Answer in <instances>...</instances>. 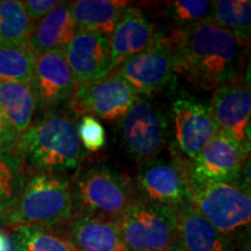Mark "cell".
<instances>
[{"instance_id": "6da1fadb", "label": "cell", "mask_w": 251, "mask_h": 251, "mask_svg": "<svg viewBox=\"0 0 251 251\" xmlns=\"http://www.w3.org/2000/svg\"><path fill=\"white\" fill-rule=\"evenodd\" d=\"M168 42L174 50L176 71L197 89L215 91L234 79L241 41L213 20L177 30Z\"/></svg>"}, {"instance_id": "7a4b0ae2", "label": "cell", "mask_w": 251, "mask_h": 251, "mask_svg": "<svg viewBox=\"0 0 251 251\" xmlns=\"http://www.w3.org/2000/svg\"><path fill=\"white\" fill-rule=\"evenodd\" d=\"M14 152L46 174L76 169L83 157L77 125L68 114L56 111L46 112L20 135Z\"/></svg>"}, {"instance_id": "3957f363", "label": "cell", "mask_w": 251, "mask_h": 251, "mask_svg": "<svg viewBox=\"0 0 251 251\" xmlns=\"http://www.w3.org/2000/svg\"><path fill=\"white\" fill-rule=\"evenodd\" d=\"M74 215L71 185L54 174L35 175L28 179L11 211L0 224L6 227H54Z\"/></svg>"}, {"instance_id": "277c9868", "label": "cell", "mask_w": 251, "mask_h": 251, "mask_svg": "<svg viewBox=\"0 0 251 251\" xmlns=\"http://www.w3.org/2000/svg\"><path fill=\"white\" fill-rule=\"evenodd\" d=\"M71 191L74 215L107 221H117L136 201L127 178L108 168L89 169Z\"/></svg>"}, {"instance_id": "5b68a950", "label": "cell", "mask_w": 251, "mask_h": 251, "mask_svg": "<svg viewBox=\"0 0 251 251\" xmlns=\"http://www.w3.org/2000/svg\"><path fill=\"white\" fill-rule=\"evenodd\" d=\"M115 222L129 251H166L181 243L174 207L136 200Z\"/></svg>"}, {"instance_id": "8992f818", "label": "cell", "mask_w": 251, "mask_h": 251, "mask_svg": "<svg viewBox=\"0 0 251 251\" xmlns=\"http://www.w3.org/2000/svg\"><path fill=\"white\" fill-rule=\"evenodd\" d=\"M191 203L220 233L228 235L247 227L251 220L250 191L238 183H214L187 176Z\"/></svg>"}, {"instance_id": "52a82bcc", "label": "cell", "mask_w": 251, "mask_h": 251, "mask_svg": "<svg viewBox=\"0 0 251 251\" xmlns=\"http://www.w3.org/2000/svg\"><path fill=\"white\" fill-rule=\"evenodd\" d=\"M122 136L129 152L139 161L150 162L162 151L168 124L161 108L148 98L135 101L121 121Z\"/></svg>"}, {"instance_id": "ba28073f", "label": "cell", "mask_w": 251, "mask_h": 251, "mask_svg": "<svg viewBox=\"0 0 251 251\" xmlns=\"http://www.w3.org/2000/svg\"><path fill=\"white\" fill-rule=\"evenodd\" d=\"M140 96L117 72L101 79L77 85L71 105L77 113L106 121L122 120Z\"/></svg>"}, {"instance_id": "9c48e42d", "label": "cell", "mask_w": 251, "mask_h": 251, "mask_svg": "<svg viewBox=\"0 0 251 251\" xmlns=\"http://www.w3.org/2000/svg\"><path fill=\"white\" fill-rule=\"evenodd\" d=\"M209 108L220 133L227 135L249 152L251 94L246 81L234 78L216 89Z\"/></svg>"}, {"instance_id": "30bf717a", "label": "cell", "mask_w": 251, "mask_h": 251, "mask_svg": "<svg viewBox=\"0 0 251 251\" xmlns=\"http://www.w3.org/2000/svg\"><path fill=\"white\" fill-rule=\"evenodd\" d=\"M114 72L139 96L161 92L176 72L174 50L168 40L158 39L152 47L128 59Z\"/></svg>"}, {"instance_id": "8fae6325", "label": "cell", "mask_w": 251, "mask_h": 251, "mask_svg": "<svg viewBox=\"0 0 251 251\" xmlns=\"http://www.w3.org/2000/svg\"><path fill=\"white\" fill-rule=\"evenodd\" d=\"M248 153L233 139L218 131L193 159L187 176L200 181L236 183Z\"/></svg>"}, {"instance_id": "7c38bea8", "label": "cell", "mask_w": 251, "mask_h": 251, "mask_svg": "<svg viewBox=\"0 0 251 251\" xmlns=\"http://www.w3.org/2000/svg\"><path fill=\"white\" fill-rule=\"evenodd\" d=\"M137 187L143 201L179 207L191 203L187 169L175 162H147L137 175Z\"/></svg>"}, {"instance_id": "4fadbf2b", "label": "cell", "mask_w": 251, "mask_h": 251, "mask_svg": "<svg viewBox=\"0 0 251 251\" xmlns=\"http://www.w3.org/2000/svg\"><path fill=\"white\" fill-rule=\"evenodd\" d=\"M33 86L37 107L46 112L55 111L58 106L70 101L77 83L69 68L64 50H51L36 56Z\"/></svg>"}, {"instance_id": "5bb4252c", "label": "cell", "mask_w": 251, "mask_h": 251, "mask_svg": "<svg viewBox=\"0 0 251 251\" xmlns=\"http://www.w3.org/2000/svg\"><path fill=\"white\" fill-rule=\"evenodd\" d=\"M171 113L178 148L194 159L219 131L209 105L192 97H180L171 103Z\"/></svg>"}, {"instance_id": "9a60e30c", "label": "cell", "mask_w": 251, "mask_h": 251, "mask_svg": "<svg viewBox=\"0 0 251 251\" xmlns=\"http://www.w3.org/2000/svg\"><path fill=\"white\" fill-rule=\"evenodd\" d=\"M69 68L77 85H85L109 75V37L90 30H76L64 49Z\"/></svg>"}, {"instance_id": "2e32d148", "label": "cell", "mask_w": 251, "mask_h": 251, "mask_svg": "<svg viewBox=\"0 0 251 251\" xmlns=\"http://www.w3.org/2000/svg\"><path fill=\"white\" fill-rule=\"evenodd\" d=\"M152 25L139 8L127 7L109 36L111 65L109 74L158 41Z\"/></svg>"}, {"instance_id": "e0dca14e", "label": "cell", "mask_w": 251, "mask_h": 251, "mask_svg": "<svg viewBox=\"0 0 251 251\" xmlns=\"http://www.w3.org/2000/svg\"><path fill=\"white\" fill-rule=\"evenodd\" d=\"M181 246L187 251H234L224 235L192 203L176 207Z\"/></svg>"}, {"instance_id": "ac0fdd59", "label": "cell", "mask_w": 251, "mask_h": 251, "mask_svg": "<svg viewBox=\"0 0 251 251\" xmlns=\"http://www.w3.org/2000/svg\"><path fill=\"white\" fill-rule=\"evenodd\" d=\"M65 237L79 251H129L115 221L72 215Z\"/></svg>"}, {"instance_id": "d6986e66", "label": "cell", "mask_w": 251, "mask_h": 251, "mask_svg": "<svg viewBox=\"0 0 251 251\" xmlns=\"http://www.w3.org/2000/svg\"><path fill=\"white\" fill-rule=\"evenodd\" d=\"M70 2L61 1L34 25L29 45L36 55L51 50H64L76 33Z\"/></svg>"}, {"instance_id": "ffe728a7", "label": "cell", "mask_w": 251, "mask_h": 251, "mask_svg": "<svg viewBox=\"0 0 251 251\" xmlns=\"http://www.w3.org/2000/svg\"><path fill=\"white\" fill-rule=\"evenodd\" d=\"M37 108L33 83H0V114L18 136L31 126Z\"/></svg>"}, {"instance_id": "44dd1931", "label": "cell", "mask_w": 251, "mask_h": 251, "mask_svg": "<svg viewBox=\"0 0 251 251\" xmlns=\"http://www.w3.org/2000/svg\"><path fill=\"white\" fill-rule=\"evenodd\" d=\"M127 5L117 0H78L70 2V11L77 30L96 31L109 37Z\"/></svg>"}, {"instance_id": "7402d4cb", "label": "cell", "mask_w": 251, "mask_h": 251, "mask_svg": "<svg viewBox=\"0 0 251 251\" xmlns=\"http://www.w3.org/2000/svg\"><path fill=\"white\" fill-rule=\"evenodd\" d=\"M36 56L29 42L0 40V83L33 81Z\"/></svg>"}, {"instance_id": "603a6c76", "label": "cell", "mask_w": 251, "mask_h": 251, "mask_svg": "<svg viewBox=\"0 0 251 251\" xmlns=\"http://www.w3.org/2000/svg\"><path fill=\"white\" fill-rule=\"evenodd\" d=\"M26 181L24 159L15 152H0V221L17 202Z\"/></svg>"}, {"instance_id": "cb8c5ba5", "label": "cell", "mask_w": 251, "mask_h": 251, "mask_svg": "<svg viewBox=\"0 0 251 251\" xmlns=\"http://www.w3.org/2000/svg\"><path fill=\"white\" fill-rule=\"evenodd\" d=\"M212 20L233 33L241 42H247L251 33V2L249 0L213 1Z\"/></svg>"}, {"instance_id": "d4e9b609", "label": "cell", "mask_w": 251, "mask_h": 251, "mask_svg": "<svg viewBox=\"0 0 251 251\" xmlns=\"http://www.w3.org/2000/svg\"><path fill=\"white\" fill-rule=\"evenodd\" d=\"M18 251H79L65 236L50 227L21 226L12 228Z\"/></svg>"}, {"instance_id": "484cf974", "label": "cell", "mask_w": 251, "mask_h": 251, "mask_svg": "<svg viewBox=\"0 0 251 251\" xmlns=\"http://www.w3.org/2000/svg\"><path fill=\"white\" fill-rule=\"evenodd\" d=\"M34 25L23 1L0 0V40L29 42Z\"/></svg>"}, {"instance_id": "4316f807", "label": "cell", "mask_w": 251, "mask_h": 251, "mask_svg": "<svg viewBox=\"0 0 251 251\" xmlns=\"http://www.w3.org/2000/svg\"><path fill=\"white\" fill-rule=\"evenodd\" d=\"M212 13L213 1L208 0H176L168 6V15L177 30L212 20Z\"/></svg>"}, {"instance_id": "83f0119b", "label": "cell", "mask_w": 251, "mask_h": 251, "mask_svg": "<svg viewBox=\"0 0 251 251\" xmlns=\"http://www.w3.org/2000/svg\"><path fill=\"white\" fill-rule=\"evenodd\" d=\"M80 144L90 151H98L106 144V130L98 119L92 115H83L77 126Z\"/></svg>"}, {"instance_id": "f1b7e54d", "label": "cell", "mask_w": 251, "mask_h": 251, "mask_svg": "<svg viewBox=\"0 0 251 251\" xmlns=\"http://www.w3.org/2000/svg\"><path fill=\"white\" fill-rule=\"evenodd\" d=\"M59 2L61 1L58 0H27V1H23V5L30 20L36 24L43 17H46L52 8H55Z\"/></svg>"}, {"instance_id": "f546056e", "label": "cell", "mask_w": 251, "mask_h": 251, "mask_svg": "<svg viewBox=\"0 0 251 251\" xmlns=\"http://www.w3.org/2000/svg\"><path fill=\"white\" fill-rule=\"evenodd\" d=\"M19 136L0 114V152H14Z\"/></svg>"}, {"instance_id": "4dcf8cb0", "label": "cell", "mask_w": 251, "mask_h": 251, "mask_svg": "<svg viewBox=\"0 0 251 251\" xmlns=\"http://www.w3.org/2000/svg\"><path fill=\"white\" fill-rule=\"evenodd\" d=\"M0 251H18L13 231L0 229Z\"/></svg>"}, {"instance_id": "1f68e13d", "label": "cell", "mask_w": 251, "mask_h": 251, "mask_svg": "<svg viewBox=\"0 0 251 251\" xmlns=\"http://www.w3.org/2000/svg\"><path fill=\"white\" fill-rule=\"evenodd\" d=\"M166 251H187V250L185 249V248L181 246V243H180V244H178V246L171 248V249H169V250H166Z\"/></svg>"}]
</instances>
